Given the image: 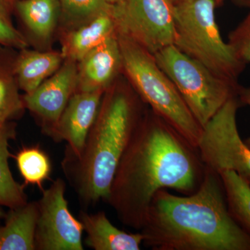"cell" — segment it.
Segmentation results:
<instances>
[{"mask_svg": "<svg viewBox=\"0 0 250 250\" xmlns=\"http://www.w3.org/2000/svg\"><path fill=\"white\" fill-rule=\"evenodd\" d=\"M205 172L197 149L148 108L122 156L106 202L123 225L140 231L156 192L172 189L190 195Z\"/></svg>", "mask_w": 250, "mask_h": 250, "instance_id": "6da1fadb", "label": "cell"}, {"mask_svg": "<svg viewBox=\"0 0 250 250\" xmlns=\"http://www.w3.org/2000/svg\"><path fill=\"white\" fill-rule=\"evenodd\" d=\"M140 231L153 250H250V236L230 214L220 175L206 167L193 193L156 192Z\"/></svg>", "mask_w": 250, "mask_h": 250, "instance_id": "7a4b0ae2", "label": "cell"}, {"mask_svg": "<svg viewBox=\"0 0 250 250\" xmlns=\"http://www.w3.org/2000/svg\"><path fill=\"white\" fill-rule=\"evenodd\" d=\"M147 108L131 85L116 81L104 94L80 155L64 152L62 172L82 207L106 201L122 156Z\"/></svg>", "mask_w": 250, "mask_h": 250, "instance_id": "3957f363", "label": "cell"}, {"mask_svg": "<svg viewBox=\"0 0 250 250\" xmlns=\"http://www.w3.org/2000/svg\"><path fill=\"white\" fill-rule=\"evenodd\" d=\"M122 72L141 100L194 147L201 138L202 125L188 107L178 90L156 62L154 55L117 31Z\"/></svg>", "mask_w": 250, "mask_h": 250, "instance_id": "277c9868", "label": "cell"}, {"mask_svg": "<svg viewBox=\"0 0 250 250\" xmlns=\"http://www.w3.org/2000/svg\"><path fill=\"white\" fill-rule=\"evenodd\" d=\"M174 5V45L225 80L238 82L246 67L222 38L214 0H190Z\"/></svg>", "mask_w": 250, "mask_h": 250, "instance_id": "5b68a950", "label": "cell"}, {"mask_svg": "<svg viewBox=\"0 0 250 250\" xmlns=\"http://www.w3.org/2000/svg\"><path fill=\"white\" fill-rule=\"evenodd\" d=\"M153 55L202 127L229 100L238 97L241 86L238 82L215 75L174 45Z\"/></svg>", "mask_w": 250, "mask_h": 250, "instance_id": "8992f818", "label": "cell"}, {"mask_svg": "<svg viewBox=\"0 0 250 250\" xmlns=\"http://www.w3.org/2000/svg\"><path fill=\"white\" fill-rule=\"evenodd\" d=\"M238 97L231 98L203 126L197 151L207 168L220 173L233 171L250 179V147L241 139L236 123L241 106Z\"/></svg>", "mask_w": 250, "mask_h": 250, "instance_id": "52a82bcc", "label": "cell"}, {"mask_svg": "<svg viewBox=\"0 0 250 250\" xmlns=\"http://www.w3.org/2000/svg\"><path fill=\"white\" fill-rule=\"evenodd\" d=\"M117 31L154 54L175 39L174 5L171 0H124L113 6Z\"/></svg>", "mask_w": 250, "mask_h": 250, "instance_id": "ba28073f", "label": "cell"}, {"mask_svg": "<svg viewBox=\"0 0 250 250\" xmlns=\"http://www.w3.org/2000/svg\"><path fill=\"white\" fill-rule=\"evenodd\" d=\"M65 190L66 184L61 178L42 190V196L38 201L36 250H84L83 225L69 210Z\"/></svg>", "mask_w": 250, "mask_h": 250, "instance_id": "9c48e42d", "label": "cell"}, {"mask_svg": "<svg viewBox=\"0 0 250 250\" xmlns=\"http://www.w3.org/2000/svg\"><path fill=\"white\" fill-rule=\"evenodd\" d=\"M77 62L65 59L58 70L32 93L22 96L24 106L31 112L46 136L52 138L59 118L69 100L76 92Z\"/></svg>", "mask_w": 250, "mask_h": 250, "instance_id": "30bf717a", "label": "cell"}, {"mask_svg": "<svg viewBox=\"0 0 250 250\" xmlns=\"http://www.w3.org/2000/svg\"><path fill=\"white\" fill-rule=\"evenodd\" d=\"M104 93L105 90H98L77 91L72 95L51 138L55 143L67 142L64 152L80 155Z\"/></svg>", "mask_w": 250, "mask_h": 250, "instance_id": "8fae6325", "label": "cell"}, {"mask_svg": "<svg viewBox=\"0 0 250 250\" xmlns=\"http://www.w3.org/2000/svg\"><path fill=\"white\" fill-rule=\"evenodd\" d=\"M122 57L117 32L77 62V91L105 90L122 72Z\"/></svg>", "mask_w": 250, "mask_h": 250, "instance_id": "7c38bea8", "label": "cell"}, {"mask_svg": "<svg viewBox=\"0 0 250 250\" xmlns=\"http://www.w3.org/2000/svg\"><path fill=\"white\" fill-rule=\"evenodd\" d=\"M79 220L86 234L85 246L94 250H140L144 237L141 231L127 233L117 228L104 211L82 210Z\"/></svg>", "mask_w": 250, "mask_h": 250, "instance_id": "4fadbf2b", "label": "cell"}, {"mask_svg": "<svg viewBox=\"0 0 250 250\" xmlns=\"http://www.w3.org/2000/svg\"><path fill=\"white\" fill-rule=\"evenodd\" d=\"M116 32L113 11L103 13L67 31L62 38V56L67 60L79 62L85 54Z\"/></svg>", "mask_w": 250, "mask_h": 250, "instance_id": "5bb4252c", "label": "cell"}, {"mask_svg": "<svg viewBox=\"0 0 250 250\" xmlns=\"http://www.w3.org/2000/svg\"><path fill=\"white\" fill-rule=\"evenodd\" d=\"M38 217V201L10 208L0 226V250H36Z\"/></svg>", "mask_w": 250, "mask_h": 250, "instance_id": "9a60e30c", "label": "cell"}, {"mask_svg": "<svg viewBox=\"0 0 250 250\" xmlns=\"http://www.w3.org/2000/svg\"><path fill=\"white\" fill-rule=\"evenodd\" d=\"M62 52H38L21 49L14 59V71L20 88L25 94L34 91L62 66Z\"/></svg>", "mask_w": 250, "mask_h": 250, "instance_id": "2e32d148", "label": "cell"}, {"mask_svg": "<svg viewBox=\"0 0 250 250\" xmlns=\"http://www.w3.org/2000/svg\"><path fill=\"white\" fill-rule=\"evenodd\" d=\"M16 137V123L11 121L0 124V206L9 209L28 202L24 187L15 180L9 167V142Z\"/></svg>", "mask_w": 250, "mask_h": 250, "instance_id": "e0dca14e", "label": "cell"}, {"mask_svg": "<svg viewBox=\"0 0 250 250\" xmlns=\"http://www.w3.org/2000/svg\"><path fill=\"white\" fill-rule=\"evenodd\" d=\"M16 9L31 34L40 40L50 39L61 12L59 0H20Z\"/></svg>", "mask_w": 250, "mask_h": 250, "instance_id": "ac0fdd59", "label": "cell"}, {"mask_svg": "<svg viewBox=\"0 0 250 250\" xmlns=\"http://www.w3.org/2000/svg\"><path fill=\"white\" fill-rule=\"evenodd\" d=\"M0 48V124L21 118L25 110L14 71V59Z\"/></svg>", "mask_w": 250, "mask_h": 250, "instance_id": "d6986e66", "label": "cell"}, {"mask_svg": "<svg viewBox=\"0 0 250 250\" xmlns=\"http://www.w3.org/2000/svg\"><path fill=\"white\" fill-rule=\"evenodd\" d=\"M225 190L230 214L250 236V185L233 171L219 173Z\"/></svg>", "mask_w": 250, "mask_h": 250, "instance_id": "ffe728a7", "label": "cell"}, {"mask_svg": "<svg viewBox=\"0 0 250 250\" xmlns=\"http://www.w3.org/2000/svg\"><path fill=\"white\" fill-rule=\"evenodd\" d=\"M15 159L26 185L31 184L42 188V183L50 177V159L39 146L22 147Z\"/></svg>", "mask_w": 250, "mask_h": 250, "instance_id": "44dd1931", "label": "cell"}, {"mask_svg": "<svg viewBox=\"0 0 250 250\" xmlns=\"http://www.w3.org/2000/svg\"><path fill=\"white\" fill-rule=\"evenodd\" d=\"M61 11L70 25L78 27L103 14L112 12L113 5L104 0H59Z\"/></svg>", "mask_w": 250, "mask_h": 250, "instance_id": "7402d4cb", "label": "cell"}, {"mask_svg": "<svg viewBox=\"0 0 250 250\" xmlns=\"http://www.w3.org/2000/svg\"><path fill=\"white\" fill-rule=\"evenodd\" d=\"M228 43L242 62H250V12L229 34Z\"/></svg>", "mask_w": 250, "mask_h": 250, "instance_id": "603a6c76", "label": "cell"}, {"mask_svg": "<svg viewBox=\"0 0 250 250\" xmlns=\"http://www.w3.org/2000/svg\"><path fill=\"white\" fill-rule=\"evenodd\" d=\"M28 45L25 36L17 30L14 24L0 18V46L21 50L27 48Z\"/></svg>", "mask_w": 250, "mask_h": 250, "instance_id": "cb8c5ba5", "label": "cell"}, {"mask_svg": "<svg viewBox=\"0 0 250 250\" xmlns=\"http://www.w3.org/2000/svg\"><path fill=\"white\" fill-rule=\"evenodd\" d=\"M16 4L14 0H0V18L10 24H13L11 14Z\"/></svg>", "mask_w": 250, "mask_h": 250, "instance_id": "d4e9b609", "label": "cell"}, {"mask_svg": "<svg viewBox=\"0 0 250 250\" xmlns=\"http://www.w3.org/2000/svg\"><path fill=\"white\" fill-rule=\"evenodd\" d=\"M238 98L240 103L250 106V88H245L241 85L238 91ZM245 142L250 147V136Z\"/></svg>", "mask_w": 250, "mask_h": 250, "instance_id": "484cf974", "label": "cell"}, {"mask_svg": "<svg viewBox=\"0 0 250 250\" xmlns=\"http://www.w3.org/2000/svg\"><path fill=\"white\" fill-rule=\"evenodd\" d=\"M233 1L238 6L250 8V0H233Z\"/></svg>", "mask_w": 250, "mask_h": 250, "instance_id": "4316f807", "label": "cell"}, {"mask_svg": "<svg viewBox=\"0 0 250 250\" xmlns=\"http://www.w3.org/2000/svg\"><path fill=\"white\" fill-rule=\"evenodd\" d=\"M173 3L174 4H179V3L184 2V1H190V0H171ZM215 4H216L217 6H220L225 0H214Z\"/></svg>", "mask_w": 250, "mask_h": 250, "instance_id": "83f0119b", "label": "cell"}, {"mask_svg": "<svg viewBox=\"0 0 250 250\" xmlns=\"http://www.w3.org/2000/svg\"><path fill=\"white\" fill-rule=\"evenodd\" d=\"M105 2L107 3V4L110 5H113V6H115V5L121 4L124 0H104Z\"/></svg>", "mask_w": 250, "mask_h": 250, "instance_id": "f1b7e54d", "label": "cell"}, {"mask_svg": "<svg viewBox=\"0 0 250 250\" xmlns=\"http://www.w3.org/2000/svg\"><path fill=\"white\" fill-rule=\"evenodd\" d=\"M6 216V213L4 211V210L1 208V206H0V220L5 218Z\"/></svg>", "mask_w": 250, "mask_h": 250, "instance_id": "f546056e", "label": "cell"}, {"mask_svg": "<svg viewBox=\"0 0 250 250\" xmlns=\"http://www.w3.org/2000/svg\"><path fill=\"white\" fill-rule=\"evenodd\" d=\"M246 180L248 181V183H249V184L250 185V179H246Z\"/></svg>", "mask_w": 250, "mask_h": 250, "instance_id": "4dcf8cb0", "label": "cell"}]
</instances>
